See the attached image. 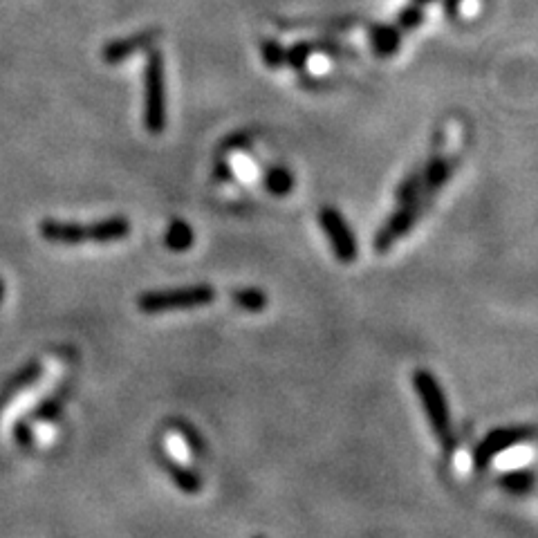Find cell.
<instances>
[{
	"mask_svg": "<svg viewBox=\"0 0 538 538\" xmlns=\"http://www.w3.org/2000/svg\"><path fill=\"white\" fill-rule=\"evenodd\" d=\"M45 240L57 245H79V243H115L131 234V222L126 218H108L92 222V225H77V222L45 220L41 225Z\"/></svg>",
	"mask_w": 538,
	"mask_h": 538,
	"instance_id": "6da1fadb",
	"label": "cell"
},
{
	"mask_svg": "<svg viewBox=\"0 0 538 538\" xmlns=\"http://www.w3.org/2000/svg\"><path fill=\"white\" fill-rule=\"evenodd\" d=\"M413 386L417 395H420L426 420H429L435 438L442 444L444 453H453V449H456V433H453L449 404L438 379H435V375L429 373V370H415Z\"/></svg>",
	"mask_w": 538,
	"mask_h": 538,
	"instance_id": "7a4b0ae2",
	"label": "cell"
},
{
	"mask_svg": "<svg viewBox=\"0 0 538 538\" xmlns=\"http://www.w3.org/2000/svg\"><path fill=\"white\" fill-rule=\"evenodd\" d=\"M144 126L151 135L166 128V74L160 50H151L144 68Z\"/></svg>",
	"mask_w": 538,
	"mask_h": 538,
	"instance_id": "3957f363",
	"label": "cell"
},
{
	"mask_svg": "<svg viewBox=\"0 0 538 538\" xmlns=\"http://www.w3.org/2000/svg\"><path fill=\"white\" fill-rule=\"evenodd\" d=\"M216 299V290L211 285H189L178 287V290H162V292H146L139 296V310L144 314H162V312H178V310H196L209 305Z\"/></svg>",
	"mask_w": 538,
	"mask_h": 538,
	"instance_id": "277c9868",
	"label": "cell"
},
{
	"mask_svg": "<svg viewBox=\"0 0 538 538\" xmlns=\"http://www.w3.org/2000/svg\"><path fill=\"white\" fill-rule=\"evenodd\" d=\"M538 431L534 426H503V429H494L489 435H485L476 451H473V465H476L478 471L487 469V465L494 458H498L500 453L509 451L516 444H525L534 440Z\"/></svg>",
	"mask_w": 538,
	"mask_h": 538,
	"instance_id": "5b68a950",
	"label": "cell"
},
{
	"mask_svg": "<svg viewBox=\"0 0 538 538\" xmlns=\"http://www.w3.org/2000/svg\"><path fill=\"white\" fill-rule=\"evenodd\" d=\"M319 227L323 234L328 236V243L335 252L339 263H352L359 254L355 234H352L346 218L341 216V211L335 207H323L319 209Z\"/></svg>",
	"mask_w": 538,
	"mask_h": 538,
	"instance_id": "8992f818",
	"label": "cell"
},
{
	"mask_svg": "<svg viewBox=\"0 0 538 538\" xmlns=\"http://www.w3.org/2000/svg\"><path fill=\"white\" fill-rule=\"evenodd\" d=\"M426 200H415L411 204H400V209H397L391 218H388L382 229L375 234L373 247L375 252L386 254L388 249H391L395 243H400V240L415 227V222L420 220L422 211L426 209Z\"/></svg>",
	"mask_w": 538,
	"mask_h": 538,
	"instance_id": "52a82bcc",
	"label": "cell"
},
{
	"mask_svg": "<svg viewBox=\"0 0 538 538\" xmlns=\"http://www.w3.org/2000/svg\"><path fill=\"white\" fill-rule=\"evenodd\" d=\"M160 30L157 27H151V30H142L133 36H126V39H117L110 41L104 50H101V59L108 66H117V63H124L126 59L135 57L137 52L142 50H151L155 41L160 39Z\"/></svg>",
	"mask_w": 538,
	"mask_h": 538,
	"instance_id": "ba28073f",
	"label": "cell"
},
{
	"mask_svg": "<svg viewBox=\"0 0 538 538\" xmlns=\"http://www.w3.org/2000/svg\"><path fill=\"white\" fill-rule=\"evenodd\" d=\"M453 169H456V160H449V157L435 155L426 164V169L422 171V198L431 200L435 193H438L444 184L449 182Z\"/></svg>",
	"mask_w": 538,
	"mask_h": 538,
	"instance_id": "9c48e42d",
	"label": "cell"
},
{
	"mask_svg": "<svg viewBox=\"0 0 538 538\" xmlns=\"http://www.w3.org/2000/svg\"><path fill=\"white\" fill-rule=\"evenodd\" d=\"M368 43L375 57L391 59L402 48V32L395 25H370L368 27Z\"/></svg>",
	"mask_w": 538,
	"mask_h": 538,
	"instance_id": "30bf717a",
	"label": "cell"
},
{
	"mask_svg": "<svg viewBox=\"0 0 538 538\" xmlns=\"http://www.w3.org/2000/svg\"><path fill=\"white\" fill-rule=\"evenodd\" d=\"M265 191L272 193L276 198H283L287 193L294 191V175L285 166H269L263 175Z\"/></svg>",
	"mask_w": 538,
	"mask_h": 538,
	"instance_id": "8fae6325",
	"label": "cell"
},
{
	"mask_svg": "<svg viewBox=\"0 0 538 538\" xmlns=\"http://www.w3.org/2000/svg\"><path fill=\"white\" fill-rule=\"evenodd\" d=\"M193 240H196V236H193V229L189 222L173 220L169 229H166L164 245L169 247L171 252H187V249L193 245Z\"/></svg>",
	"mask_w": 538,
	"mask_h": 538,
	"instance_id": "7c38bea8",
	"label": "cell"
},
{
	"mask_svg": "<svg viewBox=\"0 0 538 538\" xmlns=\"http://www.w3.org/2000/svg\"><path fill=\"white\" fill-rule=\"evenodd\" d=\"M231 301L238 310L258 314L267 308V296L258 287H240V290L231 292Z\"/></svg>",
	"mask_w": 538,
	"mask_h": 538,
	"instance_id": "4fadbf2b",
	"label": "cell"
},
{
	"mask_svg": "<svg viewBox=\"0 0 538 538\" xmlns=\"http://www.w3.org/2000/svg\"><path fill=\"white\" fill-rule=\"evenodd\" d=\"M395 200L397 204H411L415 200H424L422 198V171H413L406 175L400 187H397L395 191Z\"/></svg>",
	"mask_w": 538,
	"mask_h": 538,
	"instance_id": "5bb4252c",
	"label": "cell"
},
{
	"mask_svg": "<svg viewBox=\"0 0 538 538\" xmlns=\"http://www.w3.org/2000/svg\"><path fill=\"white\" fill-rule=\"evenodd\" d=\"M536 476L532 471H509L500 478V487L512 491V494H527L534 487Z\"/></svg>",
	"mask_w": 538,
	"mask_h": 538,
	"instance_id": "9a60e30c",
	"label": "cell"
},
{
	"mask_svg": "<svg viewBox=\"0 0 538 538\" xmlns=\"http://www.w3.org/2000/svg\"><path fill=\"white\" fill-rule=\"evenodd\" d=\"M169 473L175 480V485H178L182 491H187V494H198L202 489V480L196 473L189 469H182L180 465H175V462H169Z\"/></svg>",
	"mask_w": 538,
	"mask_h": 538,
	"instance_id": "2e32d148",
	"label": "cell"
},
{
	"mask_svg": "<svg viewBox=\"0 0 538 538\" xmlns=\"http://www.w3.org/2000/svg\"><path fill=\"white\" fill-rule=\"evenodd\" d=\"M424 23V9L420 5H406L400 14H397V30L400 32H413Z\"/></svg>",
	"mask_w": 538,
	"mask_h": 538,
	"instance_id": "e0dca14e",
	"label": "cell"
},
{
	"mask_svg": "<svg viewBox=\"0 0 538 538\" xmlns=\"http://www.w3.org/2000/svg\"><path fill=\"white\" fill-rule=\"evenodd\" d=\"M261 57H263L265 66L272 68V70H278V68L285 66V48L274 39H265L261 43Z\"/></svg>",
	"mask_w": 538,
	"mask_h": 538,
	"instance_id": "ac0fdd59",
	"label": "cell"
},
{
	"mask_svg": "<svg viewBox=\"0 0 538 538\" xmlns=\"http://www.w3.org/2000/svg\"><path fill=\"white\" fill-rule=\"evenodd\" d=\"M312 54H314L312 43L299 41V43H294L290 50H285V63H287V66H290L292 70H303V68H305V63L310 61Z\"/></svg>",
	"mask_w": 538,
	"mask_h": 538,
	"instance_id": "d6986e66",
	"label": "cell"
},
{
	"mask_svg": "<svg viewBox=\"0 0 538 538\" xmlns=\"http://www.w3.org/2000/svg\"><path fill=\"white\" fill-rule=\"evenodd\" d=\"M312 48L314 52L326 54V57H332V59H355V52L335 39H319L312 43Z\"/></svg>",
	"mask_w": 538,
	"mask_h": 538,
	"instance_id": "ffe728a7",
	"label": "cell"
},
{
	"mask_svg": "<svg viewBox=\"0 0 538 538\" xmlns=\"http://www.w3.org/2000/svg\"><path fill=\"white\" fill-rule=\"evenodd\" d=\"M460 3H462V0H444V12L451 14V16H456Z\"/></svg>",
	"mask_w": 538,
	"mask_h": 538,
	"instance_id": "44dd1931",
	"label": "cell"
},
{
	"mask_svg": "<svg viewBox=\"0 0 538 538\" xmlns=\"http://www.w3.org/2000/svg\"><path fill=\"white\" fill-rule=\"evenodd\" d=\"M413 3H415V5H420V7H424V5L435 3V0H413Z\"/></svg>",
	"mask_w": 538,
	"mask_h": 538,
	"instance_id": "7402d4cb",
	"label": "cell"
},
{
	"mask_svg": "<svg viewBox=\"0 0 538 538\" xmlns=\"http://www.w3.org/2000/svg\"><path fill=\"white\" fill-rule=\"evenodd\" d=\"M256 538H265V536H256Z\"/></svg>",
	"mask_w": 538,
	"mask_h": 538,
	"instance_id": "603a6c76",
	"label": "cell"
}]
</instances>
